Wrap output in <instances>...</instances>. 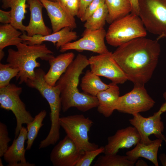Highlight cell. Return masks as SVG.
Masks as SVG:
<instances>
[{"label": "cell", "mask_w": 166, "mask_h": 166, "mask_svg": "<svg viewBox=\"0 0 166 166\" xmlns=\"http://www.w3.org/2000/svg\"><path fill=\"white\" fill-rule=\"evenodd\" d=\"M161 51L158 40L138 38L118 47L113 58L128 80L135 85H144L150 79Z\"/></svg>", "instance_id": "1"}, {"label": "cell", "mask_w": 166, "mask_h": 166, "mask_svg": "<svg viewBox=\"0 0 166 166\" xmlns=\"http://www.w3.org/2000/svg\"><path fill=\"white\" fill-rule=\"evenodd\" d=\"M89 65L87 57L78 54L57 81L55 85L61 90V109L63 112L72 107L85 112L97 107L99 103L96 97L80 93L77 88L80 75Z\"/></svg>", "instance_id": "2"}, {"label": "cell", "mask_w": 166, "mask_h": 166, "mask_svg": "<svg viewBox=\"0 0 166 166\" xmlns=\"http://www.w3.org/2000/svg\"><path fill=\"white\" fill-rule=\"evenodd\" d=\"M16 46L17 50L8 49L6 61L11 66L19 69L16 77L17 80H19V84L26 83L28 80L34 78L35 69L40 66L37 59L48 61L54 56L53 53L45 44L30 45L21 42Z\"/></svg>", "instance_id": "3"}, {"label": "cell", "mask_w": 166, "mask_h": 166, "mask_svg": "<svg viewBox=\"0 0 166 166\" xmlns=\"http://www.w3.org/2000/svg\"><path fill=\"white\" fill-rule=\"evenodd\" d=\"M146 30L140 17L131 13L112 23L106 32L107 43L118 47L134 39L145 37Z\"/></svg>", "instance_id": "4"}, {"label": "cell", "mask_w": 166, "mask_h": 166, "mask_svg": "<svg viewBox=\"0 0 166 166\" xmlns=\"http://www.w3.org/2000/svg\"><path fill=\"white\" fill-rule=\"evenodd\" d=\"M139 16L148 31L166 37V0H139Z\"/></svg>", "instance_id": "5"}, {"label": "cell", "mask_w": 166, "mask_h": 166, "mask_svg": "<svg viewBox=\"0 0 166 166\" xmlns=\"http://www.w3.org/2000/svg\"><path fill=\"white\" fill-rule=\"evenodd\" d=\"M60 126L82 151L94 150L98 145L89 141V132L93 122L83 114H75L60 117Z\"/></svg>", "instance_id": "6"}, {"label": "cell", "mask_w": 166, "mask_h": 166, "mask_svg": "<svg viewBox=\"0 0 166 166\" xmlns=\"http://www.w3.org/2000/svg\"><path fill=\"white\" fill-rule=\"evenodd\" d=\"M22 91L21 87L13 84L0 88V107L11 111L16 118L15 138L18 136L22 124H29L34 118L27 110L25 104L20 98Z\"/></svg>", "instance_id": "7"}, {"label": "cell", "mask_w": 166, "mask_h": 166, "mask_svg": "<svg viewBox=\"0 0 166 166\" xmlns=\"http://www.w3.org/2000/svg\"><path fill=\"white\" fill-rule=\"evenodd\" d=\"M44 71L41 68L35 69V76L26 82L29 87L37 89L48 102L50 110L51 124L57 126L59 124L60 112L61 109V90L57 85L51 86L45 81Z\"/></svg>", "instance_id": "8"}, {"label": "cell", "mask_w": 166, "mask_h": 166, "mask_svg": "<svg viewBox=\"0 0 166 166\" xmlns=\"http://www.w3.org/2000/svg\"><path fill=\"white\" fill-rule=\"evenodd\" d=\"M155 103L148 94L144 86L134 85L130 92L119 97L116 110L133 115L148 111Z\"/></svg>", "instance_id": "9"}, {"label": "cell", "mask_w": 166, "mask_h": 166, "mask_svg": "<svg viewBox=\"0 0 166 166\" xmlns=\"http://www.w3.org/2000/svg\"><path fill=\"white\" fill-rule=\"evenodd\" d=\"M91 71L117 84H123L128 80L124 72L113 58L112 53L108 52L91 56L89 59Z\"/></svg>", "instance_id": "10"}, {"label": "cell", "mask_w": 166, "mask_h": 166, "mask_svg": "<svg viewBox=\"0 0 166 166\" xmlns=\"http://www.w3.org/2000/svg\"><path fill=\"white\" fill-rule=\"evenodd\" d=\"M106 34L104 28L95 30L85 29L81 38L62 46L60 48V51L64 52L74 50L78 51H89L99 54L106 53L109 51L105 42Z\"/></svg>", "instance_id": "11"}, {"label": "cell", "mask_w": 166, "mask_h": 166, "mask_svg": "<svg viewBox=\"0 0 166 166\" xmlns=\"http://www.w3.org/2000/svg\"><path fill=\"white\" fill-rule=\"evenodd\" d=\"M162 113L158 111L153 115L148 117L142 116L139 113L133 115V117L129 120L130 124L133 126L140 135V142L144 144H148L152 143L149 136L154 134L158 138L164 140L166 139L162 134L164 128V124L161 121Z\"/></svg>", "instance_id": "12"}, {"label": "cell", "mask_w": 166, "mask_h": 166, "mask_svg": "<svg viewBox=\"0 0 166 166\" xmlns=\"http://www.w3.org/2000/svg\"><path fill=\"white\" fill-rule=\"evenodd\" d=\"M84 152L66 135L53 148L50 159L54 166H76Z\"/></svg>", "instance_id": "13"}, {"label": "cell", "mask_w": 166, "mask_h": 166, "mask_svg": "<svg viewBox=\"0 0 166 166\" xmlns=\"http://www.w3.org/2000/svg\"><path fill=\"white\" fill-rule=\"evenodd\" d=\"M47 11L50 19L53 33L65 27L72 30L77 27L74 17L57 2L39 0Z\"/></svg>", "instance_id": "14"}, {"label": "cell", "mask_w": 166, "mask_h": 166, "mask_svg": "<svg viewBox=\"0 0 166 166\" xmlns=\"http://www.w3.org/2000/svg\"><path fill=\"white\" fill-rule=\"evenodd\" d=\"M140 134L134 127L128 126L117 130L108 137L107 144L104 147L105 154H117L120 149L129 148L140 141Z\"/></svg>", "instance_id": "15"}, {"label": "cell", "mask_w": 166, "mask_h": 166, "mask_svg": "<svg viewBox=\"0 0 166 166\" xmlns=\"http://www.w3.org/2000/svg\"><path fill=\"white\" fill-rule=\"evenodd\" d=\"M72 30L70 27H67L46 35L36 34L30 37L23 33L20 37L23 41L26 42L25 43L29 45L41 44L44 41H49L52 42L56 49H58L65 44L77 38V32Z\"/></svg>", "instance_id": "16"}, {"label": "cell", "mask_w": 166, "mask_h": 166, "mask_svg": "<svg viewBox=\"0 0 166 166\" xmlns=\"http://www.w3.org/2000/svg\"><path fill=\"white\" fill-rule=\"evenodd\" d=\"M27 130L22 126L17 138H15L11 145L9 147L3 156L8 166H35L34 164L26 161L25 156L26 149L24 144L27 140Z\"/></svg>", "instance_id": "17"}, {"label": "cell", "mask_w": 166, "mask_h": 166, "mask_svg": "<svg viewBox=\"0 0 166 166\" xmlns=\"http://www.w3.org/2000/svg\"><path fill=\"white\" fill-rule=\"evenodd\" d=\"M30 11L29 23L25 26L27 35L32 37L36 34L46 35L51 34V30L44 22L42 9L44 6L39 0H27Z\"/></svg>", "instance_id": "18"}, {"label": "cell", "mask_w": 166, "mask_h": 166, "mask_svg": "<svg viewBox=\"0 0 166 166\" xmlns=\"http://www.w3.org/2000/svg\"><path fill=\"white\" fill-rule=\"evenodd\" d=\"M74 53L67 52L54 56L48 62L49 69L45 73V79L49 85L54 86L61 76L65 72L67 68L74 60Z\"/></svg>", "instance_id": "19"}, {"label": "cell", "mask_w": 166, "mask_h": 166, "mask_svg": "<svg viewBox=\"0 0 166 166\" xmlns=\"http://www.w3.org/2000/svg\"><path fill=\"white\" fill-rule=\"evenodd\" d=\"M109 87L100 92L97 95L98 101L97 111L106 117H110L116 110L117 102L120 97V90L117 84L113 82Z\"/></svg>", "instance_id": "20"}, {"label": "cell", "mask_w": 166, "mask_h": 166, "mask_svg": "<svg viewBox=\"0 0 166 166\" xmlns=\"http://www.w3.org/2000/svg\"><path fill=\"white\" fill-rule=\"evenodd\" d=\"M163 140L158 138L148 144H144L140 142L133 149L127 152L126 155L129 160L135 163L139 157H142L150 161L155 166H158L157 153Z\"/></svg>", "instance_id": "21"}, {"label": "cell", "mask_w": 166, "mask_h": 166, "mask_svg": "<svg viewBox=\"0 0 166 166\" xmlns=\"http://www.w3.org/2000/svg\"><path fill=\"white\" fill-rule=\"evenodd\" d=\"M27 0H2V7L4 9L10 8L12 21L10 24L15 28L24 32L25 26L22 23L25 18V14L29 7L26 4Z\"/></svg>", "instance_id": "22"}, {"label": "cell", "mask_w": 166, "mask_h": 166, "mask_svg": "<svg viewBox=\"0 0 166 166\" xmlns=\"http://www.w3.org/2000/svg\"><path fill=\"white\" fill-rule=\"evenodd\" d=\"M108 10L106 22L114 21L129 14L132 6L129 0H105Z\"/></svg>", "instance_id": "23"}, {"label": "cell", "mask_w": 166, "mask_h": 166, "mask_svg": "<svg viewBox=\"0 0 166 166\" xmlns=\"http://www.w3.org/2000/svg\"><path fill=\"white\" fill-rule=\"evenodd\" d=\"M101 80L99 76L92 73L90 70H87L82 77L80 86L84 93L96 97L101 91L105 90L109 86Z\"/></svg>", "instance_id": "24"}, {"label": "cell", "mask_w": 166, "mask_h": 166, "mask_svg": "<svg viewBox=\"0 0 166 166\" xmlns=\"http://www.w3.org/2000/svg\"><path fill=\"white\" fill-rule=\"evenodd\" d=\"M10 24L0 25V50L9 46H16L22 42L20 37L22 33Z\"/></svg>", "instance_id": "25"}, {"label": "cell", "mask_w": 166, "mask_h": 166, "mask_svg": "<svg viewBox=\"0 0 166 166\" xmlns=\"http://www.w3.org/2000/svg\"><path fill=\"white\" fill-rule=\"evenodd\" d=\"M108 10L105 3L98 9L85 21L86 29L95 30L104 28L106 22Z\"/></svg>", "instance_id": "26"}, {"label": "cell", "mask_w": 166, "mask_h": 166, "mask_svg": "<svg viewBox=\"0 0 166 166\" xmlns=\"http://www.w3.org/2000/svg\"><path fill=\"white\" fill-rule=\"evenodd\" d=\"M47 112L45 110L41 111L34 117L33 121L27 124V146L26 150H29L31 148L39 131L43 125L42 122L46 117Z\"/></svg>", "instance_id": "27"}, {"label": "cell", "mask_w": 166, "mask_h": 166, "mask_svg": "<svg viewBox=\"0 0 166 166\" xmlns=\"http://www.w3.org/2000/svg\"><path fill=\"white\" fill-rule=\"evenodd\" d=\"M135 163L129 160L126 156L117 154H105L99 156L94 166H133Z\"/></svg>", "instance_id": "28"}, {"label": "cell", "mask_w": 166, "mask_h": 166, "mask_svg": "<svg viewBox=\"0 0 166 166\" xmlns=\"http://www.w3.org/2000/svg\"><path fill=\"white\" fill-rule=\"evenodd\" d=\"M19 72L18 69L13 67L8 63H0V88L4 87L10 83V80L16 77Z\"/></svg>", "instance_id": "29"}, {"label": "cell", "mask_w": 166, "mask_h": 166, "mask_svg": "<svg viewBox=\"0 0 166 166\" xmlns=\"http://www.w3.org/2000/svg\"><path fill=\"white\" fill-rule=\"evenodd\" d=\"M104 148L101 146L98 148L84 152L81 155L76 166H89L95 158L101 153H104Z\"/></svg>", "instance_id": "30"}, {"label": "cell", "mask_w": 166, "mask_h": 166, "mask_svg": "<svg viewBox=\"0 0 166 166\" xmlns=\"http://www.w3.org/2000/svg\"><path fill=\"white\" fill-rule=\"evenodd\" d=\"M11 139L8 136L7 126L4 123L0 122V157L3 156L7 150L9 142Z\"/></svg>", "instance_id": "31"}, {"label": "cell", "mask_w": 166, "mask_h": 166, "mask_svg": "<svg viewBox=\"0 0 166 166\" xmlns=\"http://www.w3.org/2000/svg\"><path fill=\"white\" fill-rule=\"evenodd\" d=\"M73 16H77L79 9V0H57Z\"/></svg>", "instance_id": "32"}, {"label": "cell", "mask_w": 166, "mask_h": 166, "mask_svg": "<svg viewBox=\"0 0 166 166\" xmlns=\"http://www.w3.org/2000/svg\"><path fill=\"white\" fill-rule=\"evenodd\" d=\"M105 3V0H93L88 6L84 15L80 19L81 21L85 22L94 12Z\"/></svg>", "instance_id": "33"}, {"label": "cell", "mask_w": 166, "mask_h": 166, "mask_svg": "<svg viewBox=\"0 0 166 166\" xmlns=\"http://www.w3.org/2000/svg\"><path fill=\"white\" fill-rule=\"evenodd\" d=\"M12 17L10 11L0 10V22L3 24H10Z\"/></svg>", "instance_id": "34"}, {"label": "cell", "mask_w": 166, "mask_h": 166, "mask_svg": "<svg viewBox=\"0 0 166 166\" xmlns=\"http://www.w3.org/2000/svg\"><path fill=\"white\" fill-rule=\"evenodd\" d=\"M93 0H79L80 7L77 17L80 19L84 15L85 10Z\"/></svg>", "instance_id": "35"}, {"label": "cell", "mask_w": 166, "mask_h": 166, "mask_svg": "<svg viewBox=\"0 0 166 166\" xmlns=\"http://www.w3.org/2000/svg\"><path fill=\"white\" fill-rule=\"evenodd\" d=\"M132 6V11L131 13L139 16V0H129Z\"/></svg>", "instance_id": "36"}, {"label": "cell", "mask_w": 166, "mask_h": 166, "mask_svg": "<svg viewBox=\"0 0 166 166\" xmlns=\"http://www.w3.org/2000/svg\"><path fill=\"white\" fill-rule=\"evenodd\" d=\"M136 166H148L147 164L144 161L141 160H139L135 164Z\"/></svg>", "instance_id": "37"}, {"label": "cell", "mask_w": 166, "mask_h": 166, "mask_svg": "<svg viewBox=\"0 0 166 166\" xmlns=\"http://www.w3.org/2000/svg\"><path fill=\"white\" fill-rule=\"evenodd\" d=\"M4 56V52L3 50H0V60H2Z\"/></svg>", "instance_id": "38"}, {"label": "cell", "mask_w": 166, "mask_h": 166, "mask_svg": "<svg viewBox=\"0 0 166 166\" xmlns=\"http://www.w3.org/2000/svg\"><path fill=\"white\" fill-rule=\"evenodd\" d=\"M4 165L3 164L2 159L1 158V157H0V166H3Z\"/></svg>", "instance_id": "39"}, {"label": "cell", "mask_w": 166, "mask_h": 166, "mask_svg": "<svg viewBox=\"0 0 166 166\" xmlns=\"http://www.w3.org/2000/svg\"><path fill=\"white\" fill-rule=\"evenodd\" d=\"M53 2H57V0H48Z\"/></svg>", "instance_id": "40"}]
</instances>
